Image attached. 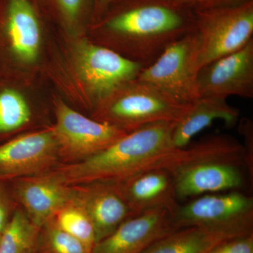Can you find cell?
<instances>
[{"label":"cell","instance_id":"6da1fadb","mask_svg":"<svg viewBox=\"0 0 253 253\" xmlns=\"http://www.w3.org/2000/svg\"><path fill=\"white\" fill-rule=\"evenodd\" d=\"M125 5L102 23L105 46L144 68L195 30L194 10L174 0H129Z\"/></svg>","mask_w":253,"mask_h":253},{"label":"cell","instance_id":"7a4b0ae2","mask_svg":"<svg viewBox=\"0 0 253 253\" xmlns=\"http://www.w3.org/2000/svg\"><path fill=\"white\" fill-rule=\"evenodd\" d=\"M175 123L158 122L127 133L98 154L83 161L56 165L51 171L65 184L83 185L118 182L158 168L175 149L172 134Z\"/></svg>","mask_w":253,"mask_h":253},{"label":"cell","instance_id":"3957f363","mask_svg":"<svg viewBox=\"0 0 253 253\" xmlns=\"http://www.w3.org/2000/svg\"><path fill=\"white\" fill-rule=\"evenodd\" d=\"M244 145L226 134H214L191 144L180 167L170 172L176 199L242 191L246 185Z\"/></svg>","mask_w":253,"mask_h":253},{"label":"cell","instance_id":"277c9868","mask_svg":"<svg viewBox=\"0 0 253 253\" xmlns=\"http://www.w3.org/2000/svg\"><path fill=\"white\" fill-rule=\"evenodd\" d=\"M190 105L181 104L152 84L136 78L99 104L96 121L130 133L151 123L178 122Z\"/></svg>","mask_w":253,"mask_h":253},{"label":"cell","instance_id":"5b68a950","mask_svg":"<svg viewBox=\"0 0 253 253\" xmlns=\"http://www.w3.org/2000/svg\"><path fill=\"white\" fill-rule=\"evenodd\" d=\"M176 229L200 227L228 240L253 234V198L243 191L202 195L173 211Z\"/></svg>","mask_w":253,"mask_h":253},{"label":"cell","instance_id":"8992f818","mask_svg":"<svg viewBox=\"0 0 253 253\" xmlns=\"http://www.w3.org/2000/svg\"><path fill=\"white\" fill-rule=\"evenodd\" d=\"M200 70V40L194 30L169 44L137 78L181 104H189L199 98Z\"/></svg>","mask_w":253,"mask_h":253},{"label":"cell","instance_id":"52a82bcc","mask_svg":"<svg viewBox=\"0 0 253 253\" xmlns=\"http://www.w3.org/2000/svg\"><path fill=\"white\" fill-rule=\"evenodd\" d=\"M201 68L246 45L253 35V0L227 7L193 9Z\"/></svg>","mask_w":253,"mask_h":253},{"label":"cell","instance_id":"ba28073f","mask_svg":"<svg viewBox=\"0 0 253 253\" xmlns=\"http://www.w3.org/2000/svg\"><path fill=\"white\" fill-rule=\"evenodd\" d=\"M54 129L59 160L66 163L83 161L109 147L127 133L109 123L83 116L64 103L56 106Z\"/></svg>","mask_w":253,"mask_h":253},{"label":"cell","instance_id":"9c48e42d","mask_svg":"<svg viewBox=\"0 0 253 253\" xmlns=\"http://www.w3.org/2000/svg\"><path fill=\"white\" fill-rule=\"evenodd\" d=\"M78 64L82 81L99 105L123 84L137 78L144 68L107 46L89 42L82 45Z\"/></svg>","mask_w":253,"mask_h":253},{"label":"cell","instance_id":"30bf717a","mask_svg":"<svg viewBox=\"0 0 253 253\" xmlns=\"http://www.w3.org/2000/svg\"><path fill=\"white\" fill-rule=\"evenodd\" d=\"M200 97H253V38L241 49L208 63L200 70Z\"/></svg>","mask_w":253,"mask_h":253},{"label":"cell","instance_id":"8fae6325","mask_svg":"<svg viewBox=\"0 0 253 253\" xmlns=\"http://www.w3.org/2000/svg\"><path fill=\"white\" fill-rule=\"evenodd\" d=\"M59 160L52 130L19 136L0 146V178H21L51 170Z\"/></svg>","mask_w":253,"mask_h":253},{"label":"cell","instance_id":"7c38bea8","mask_svg":"<svg viewBox=\"0 0 253 253\" xmlns=\"http://www.w3.org/2000/svg\"><path fill=\"white\" fill-rule=\"evenodd\" d=\"M175 207L155 208L126 219L96 243L91 253H142L155 241L176 230L172 221Z\"/></svg>","mask_w":253,"mask_h":253},{"label":"cell","instance_id":"4fadbf2b","mask_svg":"<svg viewBox=\"0 0 253 253\" xmlns=\"http://www.w3.org/2000/svg\"><path fill=\"white\" fill-rule=\"evenodd\" d=\"M18 180V201L29 219L40 228L51 220L74 196L73 186L63 182L51 169Z\"/></svg>","mask_w":253,"mask_h":253},{"label":"cell","instance_id":"5bb4252c","mask_svg":"<svg viewBox=\"0 0 253 253\" xmlns=\"http://www.w3.org/2000/svg\"><path fill=\"white\" fill-rule=\"evenodd\" d=\"M73 198L83 206L94 226L96 244L109 236L134 214L112 183L73 186Z\"/></svg>","mask_w":253,"mask_h":253},{"label":"cell","instance_id":"9a60e30c","mask_svg":"<svg viewBox=\"0 0 253 253\" xmlns=\"http://www.w3.org/2000/svg\"><path fill=\"white\" fill-rule=\"evenodd\" d=\"M112 184L135 216L178 204L172 174L164 168L142 171Z\"/></svg>","mask_w":253,"mask_h":253},{"label":"cell","instance_id":"2e32d148","mask_svg":"<svg viewBox=\"0 0 253 253\" xmlns=\"http://www.w3.org/2000/svg\"><path fill=\"white\" fill-rule=\"evenodd\" d=\"M1 21L11 53L23 62H34L41 45V28L29 0H6Z\"/></svg>","mask_w":253,"mask_h":253},{"label":"cell","instance_id":"e0dca14e","mask_svg":"<svg viewBox=\"0 0 253 253\" xmlns=\"http://www.w3.org/2000/svg\"><path fill=\"white\" fill-rule=\"evenodd\" d=\"M226 98L203 96L190 105L185 114L174 124L172 134L175 149L185 147L200 131L214 121L221 120L227 126H234L239 121V110L231 106Z\"/></svg>","mask_w":253,"mask_h":253},{"label":"cell","instance_id":"ac0fdd59","mask_svg":"<svg viewBox=\"0 0 253 253\" xmlns=\"http://www.w3.org/2000/svg\"><path fill=\"white\" fill-rule=\"evenodd\" d=\"M227 241L220 234L192 226L169 233L141 253H211Z\"/></svg>","mask_w":253,"mask_h":253},{"label":"cell","instance_id":"d6986e66","mask_svg":"<svg viewBox=\"0 0 253 253\" xmlns=\"http://www.w3.org/2000/svg\"><path fill=\"white\" fill-rule=\"evenodd\" d=\"M41 229L24 211H15L1 232L0 253H37Z\"/></svg>","mask_w":253,"mask_h":253},{"label":"cell","instance_id":"ffe728a7","mask_svg":"<svg viewBox=\"0 0 253 253\" xmlns=\"http://www.w3.org/2000/svg\"><path fill=\"white\" fill-rule=\"evenodd\" d=\"M52 219L58 227L77 239L91 253L96 244L94 226L84 208L74 198Z\"/></svg>","mask_w":253,"mask_h":253},{"label":"cell","instance_id":"44dd1931","mask_svg":"<svg viewBox=\"0 0 253 253\" xmlns=\"http://www.w3.org/2000/svg\"><path fill=\"white\" fill-rule=\"evenodd\" d=\"M30 119L31 110L22 95L11 88L0 90V133L16 130Z\"/></svg>","mask_w":253,"mask_h":253},{"label":"cell","instance_id":"7402d4cb","mask_svg":"<svg viewBox=\"0 0 253 253\" xmlns=\"http://www.w3.org/2000/svg\"><path fill=\"white\" fill-rule=\"evenodd\" d=\"M37 253H91L77 239L56 225L53 219L41 228Z\"/></svg>","mask_w":253,"mask_h":253},{"label":"cell","instance_id":"603a6c76","mask_svg":"<svg viewBox=\"0 0 253 253\" xmlns=\"http://www.w3.org/2000/svg\"><path fill=\"white\" fill-rule=\"evenodd\" d=\"M87 0H54L63 19L70 26L77 24L83 14Z\"/></svg>","mask_w":253,"mask_h":253},{"label":"cell","instance_id":"cb8c5ba5","mask_svg":"<svg viewBox=\"0 0 253 253\" xmlns=\"http://www.w3.org/2000/svg\"><path fill=\"white\" fill-rule=\"evenodd\" d=\"M219 246L226 253H253V234L229 240Z\"/></svg>","mask_w":253,"mask_h":253},{"label":"cell","instance_id":"d4e9b609","mask_svg":"<svg viewBox=\"0 0 253 253\" xmlns=\"http://www.w3.org/2000/svg\"><path fill=\"white\" fill-rule=\"evenodd\" d=\"M240 130L241 134L245 136L246 144L244 145L246 156V166L249 170V175L253 174V162L251 157H253V123L249 119H244L241 121L240 126ZM253 159V158H252Z\"/></svg>","mask_w":253,"mask_h":253},{"label":"cell","instance_id":"484cf974","mask_svg":"<svg viewBox=\"0 0 253 253\" xmlns=\"http://www.w3.org/2000/svg\"><path fill=\"white\" fill-rule=\"evenodd\" d=\"M252 0H196L193 9H210V8L227 7L244 4Z\"/></svg>","mask_w":253,"mask_h":253},{"label":"cell","instance_id":"4316f807","mask_svg":"<svg viewBox=\"0 0 253 253\" xmlns=\"http://www.w3.org/2000/svg\"><path fill=\"white\" fill-rule=\"evenodd\" d=\"M9 205L4 196L0 193V231L2 232L9 221Z\"/></svg>","mask_w":253,"mask_h":253},{"label":"cell","instance_id":"83f0119b","mask_svg":"<svg viewBox=\"0 0 253 253\" xmlns=\"http://www.w3.org/2000/svg\"><path fill=\"white\" fill-rule=\"evenodd\" d=\"M176 4L181 5V6H186V7L192 8L194 6L195 1L196 0H174Z\"/></svg>","mask_w":253,"mask_h":253},{"label":"cell","instance_id":"f1b7e54d","mask_svg":"<svg viewBox=\"0 0 253 253\" xmlns=\"http://www.w3.org/2000/svg\"><path fill=\"white\" fill-rule=\"evenodd\" d=\"M96 1L97 2L98 6L101 9H104L111 2V0H96Z\"/></svg>","mask_w":253,"mask_h":253},{"label":"cell","instance_id":"f546056e","mask_svg":"<svg viewBox=\"0 0 253 253\" xmlns=\"http://www.w3.org/2000/svg\"><path fill=\"white\" fill-rule=\"evenodd\" d=\"M211 253H226L224 252V251H223L222 249H221L220 246H218L217 248H216L215 249L213 250L212 252Z\"/></svg>","mask_w":253,"mask_h":253},{"label":"cell","instance_id":"4dcf8cb0","mask_svg":"<svg viewBox=\"0 0 253 253\" xmlns=\"http://www.w3.org/2000/svg\"><path fill=\"white\" fill-rule=\"evenodd\" d=\"M1 231H0V239H1Z\"/></svg>","mask_w":253,"mask_h":253}]
</instances>
